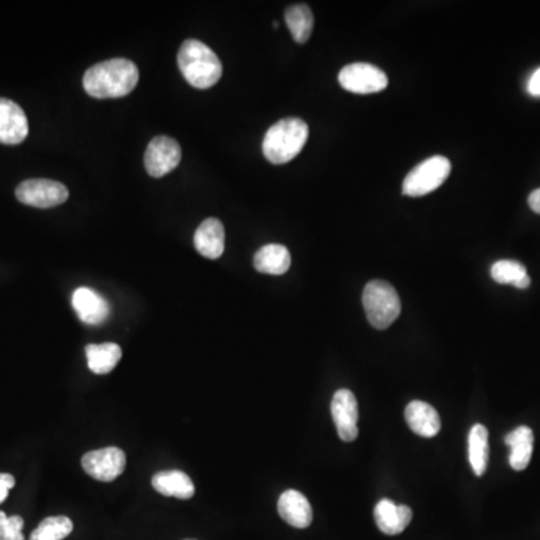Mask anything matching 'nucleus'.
Listing matches in <instances>:
<instances>
[{
  "mask_svg": "<svg viewBox=\"0 0 540 540\" xmlns=\"http://www.w3.org/2000/svg\"><path fill=\"white\" fill-rule=\"evenodd\" d=\"M138 79L136 63L118 57L90 66L83 77V86L94 98H122L136 89Z\"/></svg>",
  "mask_w": 540,
  "mask_h": 540,
  "instance_id": "nucleus-1",
  "label": "nucleus"
},
{
  "mask_svg": "<svg viewBox=\"0 0 540 540\" xmlns=\"http://www.w3.org/2000/svg\"><path fill=\"white\" fill-rule=\"evenodd\" d=\"M178 65L185 80L195 89H209L222 76L220 57L206 44L197 39H187L179 48Z\"/></svg>",
  "mask_w": 540,
  "mask_h": 540,
  "instance_id": "nucleus-2",
  "label": "nucleus"
},
{
  "mask_svg": "<svg viewBox=\"0 0 540 540\" xmlns=\"http://www.w3.org/2000/svg\"><path fill=\"white\" fill-rule=\"evenodd\" d=\"M310 128L299 118L282 119L269 128L263 138V154L272 164L295 160L306 145Z\"/></svg>",
  "mask_w": 540,
  "mask_h": 540,
  "instance_id": "nucleus-3",
  "label": "nucleus"
},
{
  "mask_svg": "<svg viewBox=\"0 0 540 540\" xmlns=\"http://www.w3.org/2000/svg\"><path fill=\"white\" fill-rule=\"evenodd\" d=\"M362 302L368 321L376 329H387L400 317V296L389 282L381 279L368 282L363 290Z\"/></svg>",
  "mask_w": 540,
  "mask_h": 540,
  "instance_id": "nucleus-4",
  "label": "nucleus"
},
{
  "mask_svg": "<svg viewBox=\"0 0 540 540\" xmlns=\"http://www.w3.org/2000/svg\"><path fill=\"white\" fill-rule=\"evenodd\" d=\"M451 170V161L446 156H431L405 176L403 194L407 197H423L440 188L449 178Z\"/></svg>",
  "mask_w": 540,
  "mask_h": 540,
  "instance_id": "nucleus-5",
  "label": "nucleus"
},
{
  "mask_svg": "<svg viewBox=\"0 0 540 540\" xmlns=\"http://www.w3.org/2000/svg\"><path fill=\"white\" fill-rule=\"evenodd\" d=\"M17 200L28 206L50 209L65 203L70 191L65 185L50 179H29L15 189Z\"/></svg>",
  "mask_w": 540,
  "mask_h": 540,
  "instance_id": "nucleus-6",
  "label": "nucleus"
},
{
  "mask_svg": "<svg viewBox=\"0 0 540 540\" xmlns=\"http://www.w3.org/2000/svg\"><path fill=\"white\" fill-rule=\"evenodd\" d=\"M339 85L352 94H377L389 85L385 72L371 63H352L339 72Z\"/></svg>",
  "mask_w": 540,
  "mask_h": 540,
  "instance_id": "nucleus-7",
  "label": "nucleus"
},
{
  "mask_svg": "<svg viewBox=\"0 0 540 540\" xmlns=\"http://www.w3.org/2000/svg\"><path fill=\"white\" fill-rule=\"evenodd\" d=\"M81 465L90 478L101 482H113L125 471L127 455L119 447H105L87 452L81 458Z\"/></svg>",
  "mask_w": 540,
  "mask_h": 540,
  "instance_id": "nucleus-8",
  "label": "nucleus"
},
{
  "mask_svg": "<svg viewBox=\"0 0 540 540\" xmlns=\"http://www.w3.org/2000/svg\"><path fill=\"white\" fill-rule=\"evenodd\" d=\"M182 160V151L178 141L167 136H158L152 138L146 154H145V167L152 178H162L173 171Z\"/></svg>",
  "mask_w": 540,
  "mask_h": 540,
  "instance_id": "nucleus-9",
  "label": "nucleus"
},
{
  "mask_svg": "<svg viewBox=\"0 0 540 540\" xmlns=\"http://www.w3.org/2000/svg\"><path fill=\"white\" fill-rule=\"evenodd\" d=\"M330 410L341 440L354 442L359 434V428H357L359 407H357L356 396L348 389L335 392Z\"/></svg>",
  "mask_w": 540,
  "mask_h": 540,
  "instance_id": "nucleus-10",
  "label": "nucleus"
},
{
  "mask_svg": "<svg viewBox=\"0 0 540 540\" xmlns=\"http://www.w3.org/2000/svg\"><path fill=\"white\" fill-rule=\"evenodd\" d=\"M29 134V122L23 108L11 99L0 98V143L20 145Z\"/></svg>",
  "mask_w": 540,
  "mask_h": 540,
  "instance_id": "nucleus-11",
  "label": "nucleus"
},
{
  "mask_svg": "<svg viewBox=\"0 0 540 540\" xmlns=\"http://www.w3.org/2000/svg\"><path fill=\"white\" fill-rule=\"evenodd\" d=\"M71 302H72V308L76 310L79 319L90 326L103 324L110 315L108 302L87 287L77 288Z\"/></svg>",
  "mask_w": 540,
  "mask_h": 540,
  "instance_id": "nucleus-12",
  "label": "nucleus"
},
{
  "mask_svg": "<svg viewBox=\"0 0 540 540\" xmlns=\"http://www.w3.org/2000/svg\"><path fill=\"white\" fill-rule=\"evenodd\" d=\"M194 245L198 253L209 260L220 259L226 248V230L220 220L207 218L194 235Z\"/></svg>",
  "mask_w": 540,
  "mask_h": 540,
  "instance_id": "nucleus-13",
  "label": "nucleus"
},
{
  "mask_svg": "<svg viewBox=\"0 0 540 540\" xmlns=\"http://www.w3.org/2000/svg\"><path fill=\"white\" fill-rule=\"evenodd\" d=\"M377 527L387 536L401 535L409 527L413 512L405 504H395L387 498L377 503L374 509Z\"/></svg>",
  "mask_w": 540,
  "mask_h": 540,
  "instance_id": "nucleus-14",
  "label": "nucleus"
},
{
  "mask_svg": "<svg viewBox=\"0 0 540 540\" xmlns=\"http://www.w3.org/2000/svg\"><path fill=\"white\" fill-rule=\"evenodd\" d=\"M278 512L282 519L296 528H306L312 522V508L308 498L296 489L282 493L278 500Z\"/></svg>",
  "mask_w": 540,
  "mask_h": 540,
  "instance_id": "nucleus-15",
  "label": "nucleus"
},
{
  "mask_svg": "<svg viewBox=\"0 0 540 540\" xmlns=\"http://www.w3.org/2000/svg\"><path fill=\"white\" fill-rule=\"evenodd\" d=\"M405 420L410 429L423 438L436 437L442 428L437 410L423 401H411L407 405Z\"/></svg>",
  "mask_w": 540,
  "mask_h": 540,
  "instance_id": "nucleus-16",
  "label": "nucleus"
},
{
  "mask_svg": "<svg viewBox=\"0 0 540 540\" xmlns=\"http://www.w3.org/2000/svg\"><path fill=\"white\" fill-rule=\"evenodd\" d=\"M152 486L165 497L189 500L195 494L193 480L184 471H160L152 478Z\"/></svg>",
  "mask_w": 540,
  "mask_h": 540,
  "instance_id": "nucleus-17",
  "label": "nucleus"
},
{
  "mask_svg": "<svg viewBox=\"0 0 540 540\" xmlns=\"http://www.w3.org/2000/svg\"><path fill=\"white\" fill-rule=\"evenodd\" d=\"M504 442L511 447L509 462L513 470H526L530 464L533 455V444H535V434L528 427H518L512 432H509Z\"/></svg>",
  "mask_w": 540,
  "mask_h": 540,
  "instance_id": "nucleus-18",
  "label": "nucleus"
},
{
  "mask_svg": "<svg viewBox=\"0 0 540 540\" xmlns=\"http://www.w3.org/2000/svg\"><path fill=\"white\" fill-rule=\"evenodd\" d=\"M292 266V255L284 245H264L255 253L254 268L260 273L284 275Z\"/></svg>",
  "mask_w": 540,
  "mask_h": 540,
  "instance_id": "nucleus-19",
  "label": "nucleus"
},
{
  "mask_svg": "<svg viewBox=\"0 0 540 540\" xmlns=\"http://www.w3.org/2000/svg\"><path fill=\"white\" fill-rule=\"evenodd\" d=\"M86 356L90 371L104 376L113 371L116 365L120 362L122 348L114 343L89 344L86 347Z\"/></svg>",
  "mask_w": 540,
  "mask_h": 540,
  "instance_id": "nucleus-20",
  "label": "nucleus"
},
{
  "mask_svg": "<svg viewBox=\"0 0 540 540\" xmlns=\"http://www.w3.org/2000/svg\"><path fill=\"white\" fill-rule=\"evenodd\" d=\"M489 444L488 429L476 423L469 434V461L476 476H484L488 467Z\"/></svg>",
  "mask_w": 540,
  "mask_h": 540,
  "instance_id": "nucleus-21",
  "label": "nucleus"
},
{
  "mask_svg": "<svg viewBox=\"0 0 540 540\" xmlns=\"http://www.w3.org/2000/svg\"><path fill=\"white\" fill-rule=\"evenodd\" d=\"M286 23L297 44H305L312 35L314 15L310 6L299 4L286 10Z\"/></svg>",
  "mask_w": 540,
  "mask_h": 540,
  "instance_id": "nucleus-22",
  "label": "nucleus"
},
{
  "mask_svg": "<svg viewBox=\"0 0 540 540\" xmlns=\"http://www.w3.org/2000/svg\"><path fill=\"white\" fill-rule=\"evenodd\" d=\"M491 277L498 284H511L517 288H528L531 284L530 277L527 273L524 264L515 260H500L491 268Z\"/></svg>",
  "mask_w": 540,
  "mask_h": 540,
  "instance_id": "nucleus-23",
  "label": "nucleus"
},
{
  "mask_svg": "<svg viewBox=\"0 0 540 540\" xmlns=\"http://www.w3.org/2000/svg\"><path fill=\"white\" fill-rule=\"evenodd\" d=\"M74 530V524L68 517L46 518L29 540H63Z\"/></svg>",
  "mask_w": 540,
  "mask_h": 540,
  "instance_id": "nucleus-24",
  "label": "nucleus"
},
{
  "mask_svg": "<svg viewBox=\"0 0 540 540\" xmlns=\"http://www.w3.org/2000/svg\"><path fill=\"white\" fill-rule=\"evenodd\" d=\"M23 527V518L6 517L5 512H0V540H24Z\"/></svg>",
  "mask_w": 540,
  "mask_h": 540,
  "instance_id": "nucleus-25",
  "label": "nucleus"
},
{
  "mask_svg": "<svg viewBox=\"0 0 540 540\" xmlns=\"http://www.w3.org/2000/svg\"><path fill=\"white\" fill-rule=\"evenodd\" d=\"M14 476L8 475V473H0V503L5 502L11 489L14 488Z\"/></svg>",
  "mask_w": 540,
  "mask_h": 540,
  "instance_id": "nucleus-26",
  "label": "nucleus"
},
{
  "mask_svg": "<svg viewBox=\"0 0 540 540\" xmlns=\"http://www.w3.org/2000/svg\"><path fill=\"white\" fill-rule=\"evenodd\" d=\"M527 90H528V94L531 96H535V98H540V68L533 72V76L530 77V80H528V85H527Z\"/></svg>",
  "mask_w": 540,
  "mask_h": 540,
  "instance_id": "nucleus-27",
  "label": "nucleus"
},
{
  "mask_svg": "<svg viewBox=\"0 0 540 540\" xmlns=\"http://www.w3.org/2000/svg\"><path fill=\"white\" fill-rule=\"evenodd\" d=\"M528 206L531 207V211L540 215V188L535 189L533 193L528 195Z\"/></svg>",
  "mask_w": 540,
  "mask_h": 540,
  "instance_id": "nucleus-28",
  "label": "nucleus"
},
{
  "mask_svg": "<svg viewBox=\"0 0 540 540\" xmlns=\"http://www.w3.org/2000/svg\"><path fill=\"white\" fill-rule=\"evenodd\" d=\"M185 540H194V539H185Z\"/></svg>",
  "mask_w": 540,
  "mask_h": 540,
  "instance_id": "nucleus-29",
  "label": "nucleus"
}]
</instances>
